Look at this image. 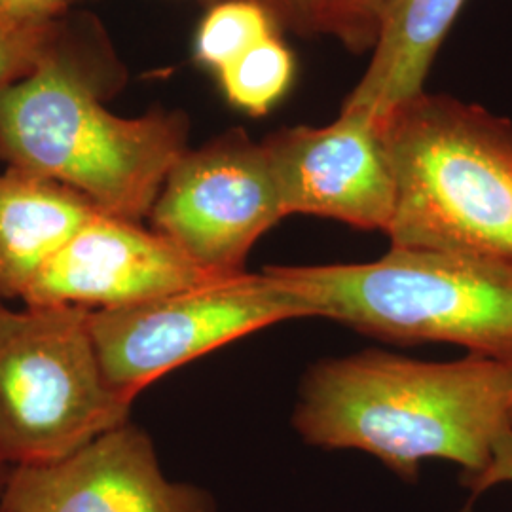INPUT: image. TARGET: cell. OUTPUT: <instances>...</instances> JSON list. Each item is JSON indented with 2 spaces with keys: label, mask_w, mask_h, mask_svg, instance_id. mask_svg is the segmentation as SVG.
Masks as SVG:
<instances>
[{
  "label": "cell",
  "mask_w": 512,
  "mask_h": 512,
  "mask_svg": "<svg viewBox=\"0 0 512 512\" xmlns=\"http://www.w3.org/2000/svg\"><path fill=\"white\" fill-rule=\"evenodd\" d=\"M274 35L277 23L262 4L255 0H224L203 18L196 37V57L219 73Z\"/></svg>",
  "instance_id": "obj_14"
},
{
  "label": "cell",
  "mask_w": 512,
  "mask_h": 512,
  "mask_svg": "<svg viewBox=\"0 0 512 512\" xmlns=\"http://www.w3.org/2000/svg\"><path fill=\"white\" fill-rule=\"evenodd\" d=\"M380 128L397 186L391 245L512 266L511 120L423 92Z\"/></svg>",
  "instance_id": "obj_3"
},
{
  "label": "cell",
  "mask_w": 512,
  "mask_h": 512,
  "mask_svg": "<svg viewBox=\"0 0 512 512\" xmlns=\"http://www.w3.org/2000/svg\"><path fill=\"white\" fill-rule=\"evenodd\" d=\"M315 311L266 270L232 275L118 310L92 311L90 327L110 385L135 397L167 372L255 330Z\"/></svg>",
  "instance_id": "obj_6"
},
{
  "label": "cell",
  "mask_w": 512,
  "mask_h": 512,
  "mask_svg": "<svg viewBox=\"0 0 512 512\" xmlns=\"http://www.w3.org/2000/svg\"><path fill=\"white\" fill-rule=\"evenodd\" d=\"M10 471H12V467L4 459L0 458V494H2L4 486H6V480L10 476Z\"/></svg>",
  "instance_id": "obj_20"
},
{
  "label": "cell",
  "mask_w": 512,
  "mask_h": 512,
  "mask_svg": "<svg viewBox=\"0 0 512 512\" xmlns=\"http://www.w3.org/2000/svg\"><path fill=\"white\" fill-rule=\"evenodd\" d=\"M0 512H217V503L169 480L147 431L128 421L67 458L12 467Z\"/></svg>",
  "instance_id": "obj_9"
},
{
  "label": "cell",
  "mask_w": 512,
  "mask_h": 512,
  "mask_svg": "<svg viewBox=\"0 0 512 512\" xmlns=\"http://www.w3.org/2000/svg\"><path fill=\"white\" fill-rule=\"evenodd\" d=\"M48 25H29L0 14V93L35 69L46 55Z\"/></svg>",
  "instance_id": "obj_16"
},
{
  "label": "cell",
  "mask_w": 512,
  "mask_h": 512,
  "mask_svg": "<svg viewBox=\"0 0 512 512\" xmlns=\"http://www.w3.org/2000/svg\"><path fill=\"white\" fill-rule=\"evenodd\" d=\"M397 0H313L310 33L338 38L353 52L374 48Z\"/></svg>",
  "instance_id": "obj_15"
},
{
  "label": "cell",
  "mask_w": 512,
  "mask_h": 512,
  "mask_svg": "<svg viewBox=\"0 0 512 512\" xmlns=\"http://www.w3.org/2000/svg\"><path fill=\"white\" fill-rule=\"evenodd\" d=\"M512 365L467 353L448 363L365 349L311 365L293 425L306 444L361 450L414 482L425 459L484 473L512 429Z\"/></svg>",
  "instance_id": "obj_1"
},
{
  "label": "cell",
  "mask_w": 512,
  "mask_h": 512,
  "mask_svg": "<svg viewBox=\"0 0 512 512\" xmlns=\"http://www.w3.org/2000/svg\"><path fill=\"white\" fill-rule=\"evenodd\" d=\"M315 317L393 344L446 342L512 365V266L395 247L365 264L268 266Z\"/></svg>",
  "instance_id": "obj_4"
},
{
  "label": "cell",
  "mask_w": 512,
  "mask_h": 512,
  "mask_svg": "<svg viewBox=\"0 0 512 512\" xmlns=\"http://www.w3.org/2000/svg\"><path fill=\"white\" fill-rule=\"evenodd\" d=\"M65 0H0V14L29 25H48Z\"/></svg>",
  "instance_id": "obj_18"
},
{
  "label": "cell",
  "mask_w": 512,
  "mask_h": 512,
  "mask_svg": "<svg viewBox=\"0 0 512 512\" xmlns=\"http://www.w3.org/2000/svg\"><path fill=\"white\" fill-rule=\"evenodd\" d=\"M262 4L277 25L291 27L296 33L310 35V14L313 0H255Z\"/></svg>",
  "instance_id": "obj_19"
},
{
  "label": "cell",
  "mask_w": 512,
  "mask_h": 512,
  "mask_svg": "<svg viewBox=\"0 0 512 512\" xmlns=\"http://www.w3.org/2000/svg\"><path fill=\"white\" fill-rule=\"evenodd\" d=\"M80 306L0 304V458L46 465L129 421L133 401L103 370Z\"/></svg>",
  "instance_id": "obj_5"
},
{
  "label": "cell",
  "mask_w": 512,
  "mask_h": 512,
  "mask_svg": "<svg viewBox=\"0 0 512 512\" xmlns=\"http://www.w3.org/2000/svg\"><path fill=\"white\" fill-rule=\"evenodd\" d=\"M465 0H397L385 18L370 65L342 110L382 120L418 97L435 55Z\"/></svg>",
  "instance_id": "obj_12"
},
{
  "label": "cell",
  "mask_w": 512,
  "mask_h": 512,
  "mask_svg": "<svg viewBox=\"0 0 512 512\" xmlns=\"http://www.w3.org/2000/svg\"><path fill=\"white\" fill-rule=\"evenodd\" d=\"M459 482L471 494L469 503H473L476 497L486 494L488 490H492L499 484H512V429L497 440L490 467L480 475L459 478Z\"/></svg>",
  "instance_id": "obj_17"
},
{
  "label": "cell",
  "mask_w": 512,
  "mask_h": 512,
  "mask_svg": "<svg viewBox=\"0 0 512 512\" xmlns=\"http://www.w3.org/2000/svg\"><path fill=\"white\" fill-rule=\"evenodd\" d=\"M101 211L65 184L8 167L0 173V298H21Z\"/></svg>",
  "instance_id": "obj_11"
},
{
  "label": "cell",
  "mask_w": 512,
  "mask_h": 512,
  "mask_svg": "<svg viewBox=\"0 0 512 512\" xmlns=\"http://www.w3.org/2000/svg\"><path fill=\"white\" fill-rule=\"evenodd\" d=\"M152 230L211 274H245L256 241L285 219L266 148L243 129L186 150L150 211Z\"/></svg>",
  "instance_id": "obj_7"
},
{
  "label": "cell",
  "mask_w": 512,
  "mask_h": 512,
  "mask_svg": "<svg viewBox=\"0 0 512 512\" xmlns=\"http://www.w3.org/2000/svg\"><path fill=\"white\" fill-rule=\"evenodd\" d=\"M511 420H512V404H511Z\"/></svg>",
  "instance_id": "obj_21"
},
{
  "label": "cell",
  "mask_w": 512,
  "mask_h": 512,
  "mask_svg": "<svg viewBox=\"0 0 512 512\" xmlns=\"http://www.w3.org/2000/svg\"><path fill=\"white\" fill-rule=\"evenodd\" d=\"M217 279L156 230L99 213L48 262L23 302L118 310Z\"/></svg>",
  "instance_id": "obj_10"
},
{
  "label": "cell",
  "mask_w": 512,
  "mask_h": 512,
  "mask_svg": "<svg viewBox=\"0 0 512 512\" xmlns=\"http://www.w3.org/2000/svg\"><path fill=\"white\" fill-rule=\"evenodd\" d=\"M188 139L179 112L122 118L59 55L0 93V156L21 171L65 184L112 217L141 222Z\"/></svg>",
  "instance_id": "obj_2"
},
{
  "label": "cell",
  "mask_w": 512,
  "mask_h": 512,
  "mask_svg": "<svg viewBox=\"0 0 512 512\" xmlns=\"http://www.w3.org/2000/svg\"><path fill=\"white\" fill-rule=\"evenodd\" d=\"M294 76L291 50L277 38H266L220 69L228 101L253 116H262L287 93Z\"/></svg>",
  "instance_id": "obj_13"
},
{
  "label": "cell",
  "mask_w": 512,
  "mask_h": 512,
  "mask_svg": "<svg viewBox=\"0 0 512 512\" xmlns=\"http://www.w3.org/2000/svg\"><path fill=\"white\" fill-rule=\"evenodd\" d=\"M285 215L340 220L359 230L389 232L397 186L380 120L340 110L325 128L279 129L262 141Z\"/></svg>",
  "instance_id": "obj_8"
}]
</instances>
